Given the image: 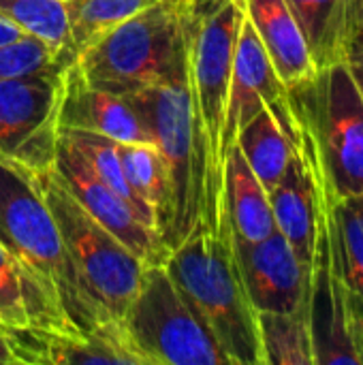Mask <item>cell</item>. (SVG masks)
Masks as SVG:
<instances>
[{
  "label": "cell",
  "mask_w": 363,
  "mask_h": 365,
  "mask_svg": "<svg viewBox=\"0 0 363 365\" xmlns=\"http://www.w3.org/2000/svg\"><path fill=\"white\" fill-rule=\"evenodd\" d=\"M0 244L17 265L32 327L88 336L101 317L81 287L39 175L0 156Z\"/></svg>",
  "instance_id": "cell-1"
},
{
  "label": "cell",
  "mask_w": 363,
  "mask_h": 365,
  "mask_svg": "<svg viewBox=\"0 0 363 365\" xmlns=\"http://www.w3.org/2000/svg\"><path fill=\"white\" fill-rule=\"evenodd\" d=\"M242 19V0H190L184 30L190 118L201 173L199 222L210 235H216L227 214L223 126Z\"/></svg>",
  "instance_id": "cell-2"
},
{
  "label": "cell",
  "mask_w": 363,
  "mask_h": 365,
  "mask_svg": "<svg viewBox=\"0 0 363 365\" xmlns=\"http://www.w3.org/2000/svg\"><path fill=\"white\" fill-rule=\"evenodd\" d=\"M165 265L175 287L227 355L229 365H265L259 317L240 274L229 212L216 235H210L199 222L171 250Z\"/></svg>",
  "instance_id": "cell-3"
},
{
  "label": "cell",
  "mask_w": 363,
  "mask_h": 365,
  "mask_svg": "<svg viewBox=\"0 0 363 365\" xmlns=\"http://www.w3.org/2000/svg\"><path fill=\"white\" fill-rule=\"evenodd\" d=\"M289 103L297 139L336 197H363V98L349 66H325L289 86Z\"/></svg>",
  "instance_id": "cell-4"
},
{
  "label": "cell",
  "mask_w": 363,
  "mask_h": 365,
  "mask_svg": "<svg viewBox=\"0 0 363 365\" xmlns=\"http://www.w3.org/2000/svg\"><path fill=\"white\" fill-rule=\"evenodd\" d=\"M186 30V28H184ZM141 115L167 171V210L160 237L169 250L178 248L199 225L201 173L195 148L190 98L184 56L163 79L124 94Z\"/></svg>",
  "instance_id": "cell-5"
},
{
  "label": "cell",
  "mask_w": 363,
  "mask_h": 365,
  "mask_svg": "<svg viewBox=\"0 0 363 365\" xmlns=\"http://www.w3.org/2000/svg\"><path fill=\"white\" fill-rule=\"evenodd\" d=\"M190 0H165L128 17L88 45L75 64L103 90L131 94L163 79L184 56Z\"/></svg>",
  "instance_id": "cell-6"
},
{
  "label": "cell",
  "mask_w": 363,
  "mask_h": 365,
  "mask_svg": "<svg viewBox=\"0 0 363 365\" xmlns=\"http://www.w3.org/2000/svg\"><path fill=\"white\" fill-rule=\"evenodd\" d=\"M36 175L83 291L105 321H122L139 289L143 261L77 203L53 167Z\"/></svg>",
  "instance_id": "cell-7"
},
{
  "label": "cell",
  "mask_w": 363,
  "mask_h": 365,
  "mask_svg": "<svg viewBox=\"0 0 363 365\" xmlns=\"http://www.w3.org/2000/svg\"><path fill=\"white\" fill-rule=\"evenodd\" d=\"M120 323L141 365H229L165 263L143 269Z\"/></svg>",
  "instance_id": "cell-8"
},
{
  "label": "cell",
  "mask_w": 363,
  "mask_h": 365,
  "mask_svg": "<svg viewBox=\"0 0 363 365\" xmlns=\"http://www.w3.org/2000/svg\"><path fill=\"white\" fill-rule=\"evenodd\" d=\"M68 64L0 79V156L32 173L53 167Z\"/></svg>",
  "instance_id": "cell-9"
},
{
  "label": "cell",
  "mask_w": 363,
  "mask_h": 365,
  "mask_svg": "<svg viewBox=\"0 0 363 365\" xmlns=\"http://www.w3.org/2000/svg\"><path fill=\"white\" fill-rule=\"evenodd\" d=\"M53 169L77 199V203L126 248H131L143 265L167 263L171 250L163 242L156 227L148 225L131 203L116 195L88 165L83 154L60 133L56 145Z\"/></svg>",
  "instance_id": "cell-10"
},
{
  "label": "cell",
  "mask_w": 363,
  "mask_h": 365,
  "mask_svg": "<svg viewBox=\"0 0 363 365\" xmlns=\"http://www.w3.org/2000/svg\"><path fill=\"white\" fill-rule=\"evenodd\" d=\"M267 107L282 130L297 141L295 120L289 103V88L278 77L263 43L259 41L252 24L242 19L235 58H233V73H231V88H229V103L227 115L223 126V154L227 160V152L235 145L237 133L263 109Z\"/></svg>",
  "instance_id": "cell-11"
},
{
  "label": "cell",
  "mask_w": 363,
  "mask_h": 365,
  "mask_svg": "<svg viewBox=\"0 0 363 365\" xmlns=\"http://www.w3.org/2000/svg\"><path fill=\"white\" fill-rule=\"evenodd\" d=\"M240 274L257 312H306L308 272L280 231L261 242H244L233 233Z\"/></svg>",
  "instance_id": "cell-12"
},
{
  "label": "cell",
  "mask_w": 363,
  "mask_h": 365,
  "mask_svg": "<svg viewBox=\"0 0 363 365\" xmlns=\"http://www.w3.org/2000/svg\"><path fill=\"white\" fill-rule=\"evenodd\" d=\"M2 329L9 338L17 365H141L124 336L120 321L98 325L88 336L56 334L32 325Z\"/></svg>",
  "instance_id": "cell-13"
},
{
  "label": "cell",
  "mask_w": 363,
  "mask_h": 365,
  "mask_svg": "<svg viewBox=\"0 0 363 365\" xmlns=\"http://www.w3.org/2000/svg\"><path fill=\"white\" fill-rule=\"evenodd\" d=\"M58 122L60 128L92 130L118 143H152L133 103L122 94L92 86L75 62L66 68Z\"/></svg>",
  "instance_id": "cell-14"
},
{
  "label": "cell",
  "mask_w": 363,
  "mask_h": 365,
  "mask_svg": "<svg viewBox=\"0 0 363 365\" xmlns=\"http://www.w3.org/2000/svg\"><path fill=\"white\" fill-rule=\"evenodd\" d=\"M242 6L287 88L317 73L304 34L287 0H242Z\"/></svg>",
  "instance_id": "cell-15"
},
{
  "label": "cell",
  "mask_w": 363,
  "mask_h": 365,
  "mask_svg": "<svg viewBox=\"0 0 363 365\" xmlns=\"http://www.w3.org/2000/svg\"><path fill=\"white\" fill-rule=\"evenodd\" d=\"M270 203H272L276 229L285 235L297 261L304 265L310 278L315 233H317V195H315L312 175L297 145L282 180L270 192Z\"/></svg>",
  "instance_id": "cell-16"
},
{
  "label": "cell",
  "mask_w": 363,
  "mask_h": 365,
  "mask_svg": "<svg viewBox=\"0 0 363 365\" xmlns=\"http://www.w3.org/2000/svg\"><path fill=\"white\" fill-rule=\"evenodd\" d=\"M319 68L342 64L357 34L359 0H287Z\"/></svg>",
  "instance_id": "cell-17"
},
{
  "label": "cell",
  "mask_w": 363,
  "mask_h": 365,
  "mask_svg": "<svg viewBox=\"0 0 363 365\" xmlns=\"http://www.w3.org/2000/svg\"><path fill=\"white\" fill-rule=\"evenodd\" d=\"M225 199L233 233L240 240L261 242L278 231L270 195L237 145H231L225 160Z\"/></svg>",
  "instance_id": "cell-18"
},
{
  "label": "cell",
  "mask_w": 363,
  "mask_h": 365,
  "mask_svg": "<svg viewBox=\"0 0 363 365\" xmlns=\"http://www.w3.org/2000/svg\"><path fill=\"white\" fill-rule=\"evenodd\" d=\"M235 145L240 148L242 156L246 158L257 180L263 184L267 195L278 186L295 154V141L282 130L267 107H263L237 133Z\"/></svg>",
  "instance_id": "cell-19"
},
{
  "label": "cell",
  "mask_w": 363,
  "mask_h": 365,
  "mask_svg": "<svg viewBox=\"0 0 363 365\" xmlns=\"http://www.w3.org/2000/svg\"><path fill=\"white\" fill-rule=\"evenodd\" d=\"M327 192L334 246L338 252L347 299H357L363 304V207L357 197L340 201L329 184Z\"/></svg>",
  "instance_id": "cell-20"
},
{
  "label": "cell",
  "mask_w": 363,
  "mask_h": 365,
  "mask_svg": "<svg viewBox=\"0 0 363 365\" xmlns=\"http://www.w3.org/2000/svg\"><path fill=\"white\" fill-rule=\"evenodd\" d=\"M265 365H315L306 312H257Z\"/></svg>",
  "instance_id": "cell-21"
},
{
  "label": "cell",
  "mask_w": 363,
  "mask_h": 365,
  "mask_svg": "<svg viewBox=\"0 0 363 365\" xmlns=\"http://www.w3.org/2000/svg\"><path fill=\"white\" fill-rule=\"evenodd\" d=\"M0 17L43 41L56 56L75 60L66 0H0Z\"/></svg>",
  "instance_id": "cell-22"
},
{
  "label": "cell",
  "mask_w": 363,
  "mask_h": 365,
  "mask_svg": "<svg viewBox=\"0 0 363 365\" xmlns=\"http://www.w3.org/2000/svg\"><path fill=\"white\" fill-rule=\"evenodd\" d=\"M60 133L83 154V158L88 160V165L92 167V171L116 192L120 195L126 203H131L135 207V212L152 227H156V216L154 212L133 192L126 175H124V167H122V156H120V143L92 133V130H81V128H60ZM158 229V227H156Z\"/></svg>",
  "instance_id": "cell-23"
},
{
  "label": "cell",
  "mask_w": 363,
  "mask_h": 365,
  "mask_svg": "<svg viewBox=\"0 0 363 365\" xmlns=\"http://www.w3.org/2000/svg\"><path fill=\"white\" fill-rule=\"evenodd\" d=\"M165 0H66L71 51L77 58L101 34Z\"/></svg>",
  "instance_id": "cell-24"
},
{
  "label": "cell",
  "mask_w": 363,
  "mask_h": 365,
  "mask_svg": "<svg viewBox=\"0 0 363 365\" xmlns=\"http://www.w3.org/2000/svg\"><path fill=\"white\" fill-rule=\"evenodd\" d=\"M120 156L133 192L154 212L160 233L167 210V171L158 148L154 143H120Z\"/></svg>",
  "instance_id": "cell-25"
},
{
  "label": "cell",
  "mask_w": 363,
  "mask_h": 365,
  "mask_svg": "<svg viewBox=\"0 0 363 365\" xmlns=\"http://www.w3.org/2000/svg\"><path fill=\"white\" fill-rule=\"evenodd\" d=\"M75 60L56 56L43 41L36 36H21L13 43L0 45V79L21 77L28 73H36L56 64H71Z\"/></svg>",
  "instance_id": "cell-26"
},
{
  "label": "cell",
  "mask_w": 363,
  "mask_h": 365,
  "mask_svg": "<svg viewBox=\"0 0 363 365\" xmlns=\"http://www.w3.org/2000/svg\"><path fill=\"white\" fill-rule=\"evenodd\" d=\"M0 325L2 327L30 325L17 265L2 244H0Z\"/></svg>",
  "instance_id": "cell-27"
},
{
  "label": "cell",
  "mask_w": 363,
  "mask_h": 365,
  "mask_svg": "<svg viewBox=\"0 0 363 365\" xmlns=\"http://www.w3.org/2000/svg\"><path fill=\"white\" fill-rule=\"evenodd\" d=\"M344 64L349 66V71H351V75H353V79H355V83H357V88H359L363 98V45L357 38L349 47V53H347Z\"/></svg>",
  "instance_id": "cell-28"
},
{
  "label": "cell",
  "mask_w": 363,
  "mask_h": 365,
  "mask_svg": "<svg viewBox=\"0 0 363 365\" xmlns=\"http://www.w3.org/2000/svg\"><path fill=\"white\" fill-rule=\"evenodd\" d=\"M21 36H26L24 30H19L15 24L6 21L4 17H0V45L13 43V41H17V38H21Z\"/></svg>",
  "instance_id": "cell-29"
},
{
  "label": "cell",
  "mask_w": 363,
  "mask_h": 365,
  "mask_svg": "<svg viewBox=\"0 0 363 365\" xmlns=\"http://www.w3.org/2000/svg\"><path fill=\"white\" fill-rule=\"evenodd\" d=\"M0 365H17V359L11 351V344H9V338L0 325Z\"/></svg>",
  "instance_id": "cell-30"
},
{
  "label": "cell",
  "mask_w": 363,
  "mask_h": 365,
  "mask_svg": "<svg viewBox=\"0 0 363 365\" xmlns=\"http://www.w3.org/2000/svg\"><path fill=\"white\" fill-rule=\"evenodd\" d=\"M355 38L363 45V0H359V9H357V34Z\"/></svg>",
  "instance_id": "cell-31"
},
{
  "label": "cell",
  "mask_w": 363,
  "mask_h": 365,
  "mask_svg": "<svg viewBox=\"0 0 363 365\" xmlns=\"http://www.w3.org/2000/svg\"><path fill=\"white\" fill-rule=\"evenodd\" d=\"M359 199V203H362V207H363V197H357Z\"/></svg>",
  "instance_id": "cell-32"
}]
</instances>
